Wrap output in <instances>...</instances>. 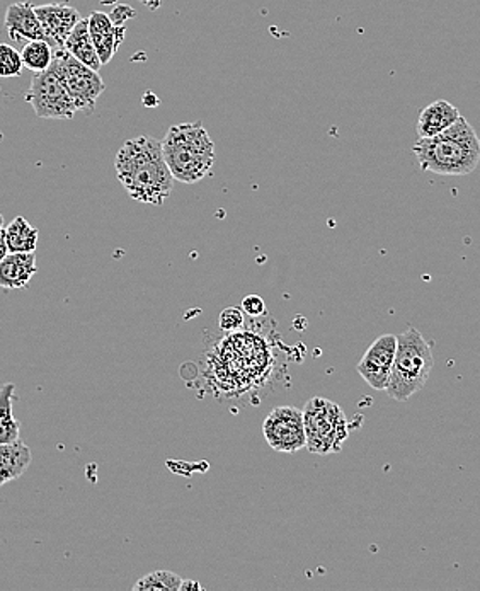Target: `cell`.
Segmentation results:
<instances>
[{
	"mask_svg": "<svg viewBox=\"0 0 480 591\" xmlns=\"http://www.w3.org/2000/svg\"><path fill=\"white\" fill-rule=\"evenodd\" d=\"M116 178L131 200L147 205H162L174 190L162 142L142 135L123 143L115 158Z\"/></svg>",
	"mask_w": 480,
	"mask_h": 591,
	"instance_id": "obj_1",
	"label": "cell"
},
{
	"mask_svg": "<svg viewBox=\"0 0 480 591\" xmlns=\"http://www.w3.org/2000/svg\"><path fill=\"white\" fill-rule=\"evenodd\" d=\"M414 155L425 173L440 176H467L480 162V138L462 116L453 127L434 137L419 138Z\"/></svg>",
	"mask_w": 480,
	"mask_h": 591,
	"instance_id": "obj_2",
	"label": "cell"
},
{
	"mask_svg": "<svg viewBox=\"0 0 480 591\" xmlns=\"http://www.w3.org/2000/svg\"><path fill=\"white\" fill-rule=\"evenodd\" d=\"M162 152L176 181L197 185L212 174L217 155L203 123H179L167 130Z\"/></svg>",
	"mask_w": 480,
	"mask_h": 591,
	"instance_id": "obj_3",
	"label": "cell"
},
{
	"mask_svg": "<svg viewBox=\"0 0 480 591\" xmlns=\"http://www.w3.org/2000/svg\"><path fill=\"white\" fill-rule=\"evenodd\" d=\"M433 367V348L418 329L407 328L397 336V350L387 383V394L394 401H409L426 386Z\"/></svg>",
	"mask_w": 480,
	"mask_h": 591,
	"instance_id": "obj_4",
	"label": "cell"
},
{
	"mask_svg": "<svg viewBox=\"0 0 480 591\" xmlns=\"http://www.w3.org/2000/svg\"><path fill=\"white\" fill-rule=\"evenodd\" d=\"M307 445L315 455L338 454L350 437V423L339 404L329 399L314 398L303 407Z\"/></svg>",
	"mask_w": 480,
	"mask_h": 591,
	"instance_id": "obj_5",
	"label": "cell"
},
{
	"mask_svg": "<svg viewBox=\"0 0 480 591\" xmlns=\"http://www.w3.org/2000/svg\"><path fill=\"white\" fill-rule=\"evenodd\" d=\"M52 67L65 89H67L77 111H86L91 115L96 103H98L99 96L103 95L104 89H106L99 72L84 65L83 62L72 56L65 48H55L53 50Z\"/></svg>",
	"mask_w": 480,
	"mask_h": 591,
	"instance_id": "obj_6",
	"label": "cell"
},
{
	"mask_svg": "<svg viewBox=\"0 0 480 591\" xmlns=\"http://www.w3.org/2000/svg\"><path fill=\"white\" fill-rule=\"evenodd\" d=\"M26 101L31 104L38 118L72 120L77 113L74 101L52 65L35 74L26 92Z\"/></svg>",
	"mask_w": 480,
	"mask_h": 591,
	"instance_id": "obj_7",
	"label": "cell"
},
{
	"mask_svg": "<svg viewBox=\"0 0 480 591\" xmlns=\"http://www.w3.org/2000/svg\"><path fill=\"white\" fill-rule=\"evenodd\" d=\"M264 440L276 452L295 454L307 445L303 411L293 406L275 407L263 423Z\"/></svg>",
	"mask_w": 480,
	"mask_h": 591,
	"instance_id": "obj_8",
	"label": "cell"
},
{
	"mask_svg": "<svg viewBox=\"0 0 480 591\" xmlns=\"http://www.w3.org/2000/svg\"><path fill=\"white\" fill-rule=\"evenodd\" d=\"M395 350H397V336L383 335L375 339L359 360L356 370L375 391H386L390 372L394 365Z\"/></svg>",
	"mask_w": 480,
	"mask_h": 591,
	"instance_id": "obj_9",
	"label": "cell"
},
{
	"mask_svg": "<svg viewBox=\"0 0 480 591\" xmlns=\"http://www.w3.org/2000/svg\"><path fill=\"white\" fill-rule=\"evenodd\" d=\"M35 12L47 33L48 43L52 45L53 50L63 48L72 29L83 20L79 11L67 4L38 5Z\"/></svg>",
	"mask_w": 480,
	"mask_h": 591,
	"instance_id": "obj_10",
	"label": "cell"
},
{
	"mask_svg": "<svg viewBox=\"0 0 480 591\" xmlns=\"http://www.w3.org/2000/svg\"><path fill=\"white\" fill-rule=\"evenodd\" d=\"M4 26L9 38L17 43H23V41L28 43V41L36 40L48 41L47 33L36 16L31 2H17V4L9 5L5 11Z\"/></svg>",
	"mask_w": 480,
	"mask_h": 591,
	"instance_id": "obj_11",
	"label": "cell"
},
{
	"mask_svg": "<svg viewBox=\"0 0 480 591\" xmlns=\"http://www.w3.org/2000/svg\"><path fill=\"white\" fill-rule=\"evenodd\" d=\"M89 21V33H91L92 43L98 52L101 64H110L113 56L118 52L119 45L125 40V26H116L111 21L110 14L104 12H92Z\"/></svg>",
	"mask_w": 480,
	"mask_h": 591,
	"instance_id": "obj_12",
	"label": "cell"
},
{
	"mask_svg": "<svg viewBox=\"0 0 480 591\" xmlns=\"http://www.w3.org/2000/svg\"><path fill=\"white\" fill-rule=\"evenodd\" d=\"M460 118L462 113L457 106H453L445 99H438L419 113L416 130H418L419 138L434 137V135L449 130Z\"/></svg>",
	"mask_w": 480,
	"mask_h": 591,
	"instance_id": "obj_13",
	"label": "cell"
},
{
	"mask_svg": "<svg viewBox=\"0 0 480 591\" xmlns=\"http://www.w3.org/2000/svg\"><path fill=\"white\" fill-rule=\"evenodd\" d=\"M38 272L35 253H9L0 261V288L21 290Z\"/></svg>",
	"mask_w": 480,
	"mask_h": 591,
	"instance_id": "obj_14",
	"label": "cell"
},
{
	"mask_svg": "<svg viewBox=\"0 0 480 591\" xmlns=\"http://www.w3.org/2000/svg\"><path fill=\"white\" fill-rule=\"evenodd\" d=\"M31 461V450L21 440L0 443V488L20 479L28 470Z\"/></svg>",
	"mask_w": 480,
	"mask_h": 591,
	"instance_id": "obj_15",
	"label": "cell"
},
{
	"mask_svg": "<svg viewBox=\"0 0 480 591\" xmlns=\"http://www.w3.org/2000/svg\"><path fill=\"white\" fill-rule=\"evenodd\" d=\"M63 48L71 53L72 56L83 62L87 67H91L92 71H98L103 67L101 60H99L98 52H96L94 43H92L91 33H89V21L80 20L72 29L68 35L67 41L63 45Z\"/></svg>",
	"mask_w": 480,
	"mask_h": 591,
	"instance_id": "obj_16",
	"label": "cell"
},
{
	"mask_svg": "<svg viewBox=\"0 0 480 591\" xmlns=\"http://www.w3.org/2000/svg\"><path fill=\"white\" fill-rule=\"evenodd\" d=\"M16 386L4 383L0 387V443H12L20 440L21 422L14 416Z\"/></svg>",
	"mask_w": 480,
	"mask_h": 591,
	"instance_id": "obj_17",
	"label": "cell"
},
{
	"mask_svg": "<svg viewBox=\"0 0 480 591\" xmlns=\"http://www.w3.org/2000/svg\"><path fill=\"white\" fill-rule=\"evenodd\" d=\"M40 232L26 218L16 217L5 227L9 253H35Z\"/></svg>",
	"mask_w": 480,
	"mask_h": 591,
	"instance_id": "obj_18",
	"label": "cell"
},
{
	"mask_svg": "<svg viewBox=\"0 0 480 591\" xmlns=\"http://www.w3.org/2000/svg\"><path fill=\"white\" fill-rule=\"evenodd\" d=\"M21 59H23L24 67L38 74L52 65L53 47L45 40L28 41L24 45Z\"/></svg>",
	"mask_w": 480,
	"mask_h": 591,
	"instance_id": "obj_19",
	"label": "cell"
},
{
	"mask_svg": "<svg viewBox=\"0 0 480 591\" xmlns=\"http://www.w3.org/2000/svg\"><path fill=\"white\" fill-rule=\"evenodd\" d=\"M182 578L173 571H154L143 576L134 584L135 591H179Z\"/></svg>",
	"mask_w": 480,
	"mask_h": 591,
	"instance_id": "obj_20",
	"label": "cell"
},
{
	"mask_svg": "<svg viewBox=\"0 0 480 591\" xmlns=\"http://www.w3.org/2000/svg\"><path fill=\"white\" fill-rule=\"evenodd\" d=\"M24 64L21 53L11 45L0 43V79L17 77L23 72Z\"/></svg>",
	"mask_w": 480,
	"mask_h": 591,
	"instance_id": "obj_21",
	"label": "cell"
},
{
	"mask_svg": "<svg viewBox=\"0 0 480 591\" xmlns=\"http://www.w3.org/2000/svg\"><path fill=\"white\" fill-rule=\"evenodd\" d=\"M218 326L224 332H239L244 326V311L240 307H227L218 317Z\"/></svg>",
	"mask_w": 480,
	"mask_h": 591,
	"instance_id": "obj_22",
	"label": "cell"
},
{
	"mask_svg": "<svg viewBox=\"0 0 480 591\" xmlns=\"http://www.w3.org/2000/svg\"><path fill=\"white\" fill-rule=\"evenodd\" d=\"M242 311L251 317H260L266 314V304L260 296H248L242 300Z\"/></svg>",
	"mask_w": 480,
	"mask_h": 591,
	"instance_id": "obj_23",
	"label": "cell"
},
{
	"mask_svg": "<svg viewBox=\"0 0 480 591\" xmlns=\"http://www.w3.org/2000/svg\"><path fill=\"white\" fill-rule=\"evenodd\" d=\"M131 16H135V11H131L130 8H126V5H118V8L110 14L111 21H113L116 26H125L126 21L130 20Z\"/></svg>",
	"mask_w": 480,
	"mask_h": 591,
	"instance_id": "obj_24",
	"label": "cell"
},
{
	"mask_svg": "<svg viewBox=\"0 0 480 591\" xmlns=\"http://www.w3.org/2000/svg\"><path fill=\"white\" fill-rule=\"evenodd\" d=\"M9 254L8 241H5V229H0V261Z\"/></svg>",
	"mask_w": 480,
	"mask_h": 591,
	"instance_id": "obj_25",
	"label": "cell"
},
{
	"mask_svg": "<svg viewBox=\"0 0 480 591\" xmlns=\"http://www.w3.org/2000/svg\"><path fill=\"white\" fill-rule=\"evenodd\" d=\"M189 590H203V587H201L200 583H197V581H185L182 580L181 590L179 591H189Z\"/></svg>",
	"mask_w": 480,
	"mask_h": 591,
	"instance_id": "obj_26",
	"label": "cell"
},
{
	"mask_svg": "<svg viewBox=\"0 0 480 591\" xmlns=\"http://www.w3.org/2000/svg\"><path fill=\"white\" fill-rule=\"evenodd\" d=\"M0 229H4V215L0 213Z\"/></svg>",
	"mask_w": 480,
	"mask_h": 591,
	"instance_id": "obj_27",
	"label": "cell"
}]
</instances>
